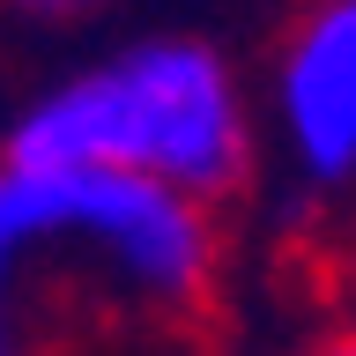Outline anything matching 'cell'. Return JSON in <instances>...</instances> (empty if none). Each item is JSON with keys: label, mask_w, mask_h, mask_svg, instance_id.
Listing matches in <instances>:
<instances>
[{"label": "cell", "mask_w": 356, "mask_h": 356, "mask_svg": "<svg viewBox=\"0 0 356 356\" xmlns=\"http://www.w3.org/2000/svg\"><path fill=\"white\" fill-rule=\"evenodd\" d=\"M0 156L127 171L200 208H230L260 171V104L238 60L193 30H141L67 67L8 119Z\"/></svg>", "instance_id": "6da1fadb"}, {"label": "cell", "mask_w": 356, "mask_h": 356, "mask_svg": "<svg viewBox=\"0 0 356 356\" xmlns=\"http://www.w3.org/2000/svg\"><path fill=\"white\" fill-rule=\"evenodd\" d=\"M0 238L15 245L38 297L74 289V305H97L127 327H193L230 267L222 208H200L127 171L22 156H0Z\"/></svg>", "instance_id": "7a4b0ae2"}, {"label": "cell", "mask_w": 356, "mask_h": 356, "mask_svg": "<svg viewBox=\"0 0 356 356\" xmlns=\"http://www.w3.org/2000/svg\"><path fill=\"white\" fill-rule=\"evenodd\" d=\"M260 149L305 200L356 193V0H297L260 82Z\"/></svg>", "instance_id": "3957f363"}, {"label": "cell", "mask_w": 356, "mask_h": 356, "mask_svg": "<svg viewBox=\"0 0 356 356\" xmlns=\"http://www.w3.org/2000/svg\"><path fill=\"white\" fill-rule=\"evenodd\" d=\"M52 312H44V297L30 289V275H22V260L8 252V238H0V356H52Z\"/></svg>", "instance_id": "277c9868"}, {"label": "cell", "mask_w": 356, "mask_h": 356, "mask_svg": "<svg viewBox=\"0 0 356 356\" xmlns=\"http://www.w3.org/2000/svg\"><path fill=\"white\" fill-rule=\"evenodd\" d=\"M104 8L111 0H0V15H15V22H89Z\"/></svg>", "instance_id": "5b68a950"}, {"label": "cell", "mask_w": 356, "mask_h": 356, "mask_svg": "<svg viewBox=\"0 0 356 356\" xmlns=\"http://www.w3.org/2000/svg\"><path fill=\"white\" fill-rule=\"evenodd\" d=\"M282 356H356V327H319L305 341H289Z\"/></svg>", "instance_id": "8992f818"}]
</instances>
